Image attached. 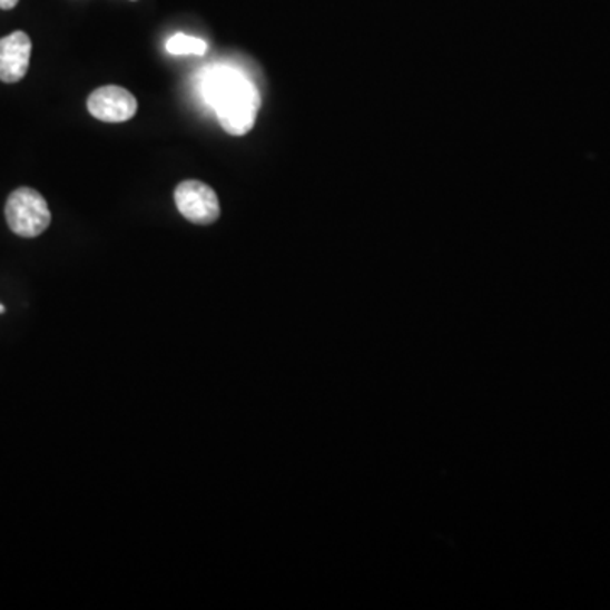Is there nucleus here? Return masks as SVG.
Returning <instances> with one entry per match:
<instances>
[{
	"label": "nucleus",
	"instance_id": "nucleus-1",
	"mask_svg": "<svg viewBox=\"0 0 610 610\" xmlns=\"http://www.w3.org/2000/svg\"><path fill=\"white\" fill-rule=\"evenodd\" d=\"M204 99L216 110L224 131L245 136L258 118L262 96L258 87L243 71L210 67L203 75Z\"/></svg>",
	"mask_w": 610,
	"mask_h": 610
},
{
	"label": "nucleus",
	"instance_id": "nucleus-2",
	"mask_svg": "<svg viewBox=\"0 0 610 610\" xmlns=\"http://www.w3.org/2000/svg\"><path fill=\"white\" fill-rule=\"evenodd\" d=\"M6 219L16 235L21 238H36L43 235L50 226V207L38 190L21 187L9 196Z\"/></svg>",
	"mask_w": 610,
	"mask_h": 610
},
{
	"label": "nucleus",
	"instance_id": "nucleus-3",
	"mask_svg": "<svg viewBox=\"0 0 610 610\" xmlns=\"http://www.w3.org/2000/svg\"><path fill=\"white\" fill-rule=\"evenodd\" d=\"M175 204L185 219L194 224H213L219 219L220 206L214 188L199 180H185L175 190Z\"/></svg>",
	"mask_w": 610,
	"mask_h": 610
},
{
	"label": "nucleus",
	"instance_id": "nucleus-4",
	"mask_svg": "<svg viewBox=\"0 0 610 610\" xmlns=\"http://www.w3.org/2000/svg\"><path fill=\"white\" fill-rule=\"evenodd\" d=\"M87 107L94 118L99 121L126 122L135 118L138 100L122 87L106 86L90 94Z\"/></svg>",
	"mask_w": 610,
	"mask_h": 610
},
{
	"label": "nucleus",
	"instance_id": "nucleus-5",
	"mask_svg": "<svg viewBox=\"0 0 610 610\" xmlns=\"http://www.w3.org/2000/svg\"><path fill=\"white\" fill-rule=\"evenodd\" d=\"M32 45L24 31H14L0 40V80L18 83L29 70Z\"/></svg>",
	"mask_w": 610,
	"mask_h": 610
},
{
	"label": "nucleus",
	"instance_id": "nucleus-6",
	"mask_svg": "<svg viewBox=\"0 0 610 610\" xmlns=\"http://www.w3.org/2000/svg\"><path fill=\"white\" fill-rule=\"evenodd\" d=\"M167 51L170 55H177V57H184V55L200 57L206 53L207 43L196 36L175 35L167 41Z\"/></svg>",
	"mask_w": 610,
	"mask_h": 610
},
{
	"label": "nucleus",
	"instance_id": "nucleus-7",
	"mask_svg": "<svg viewBox=\"0 0 610 610\" xmlns=\"http://www.w3.org/2000/svg\"><path fill=\"white\" fill-rule=\"evenodd\" d=\"M19 0H0V9H4V11H11V9H14L16 6H18Z\"/></svg>",
	"mask_w": 610,
	"mask_h": 610
},
{
	"label": "nucleus",
	"instance_id": "nucleus-8",
	"mask_svg": "<svg viewBox=\"0 0 610 610\" xmlns=\"http://www.w3.org/2000/svg\"><path fill=\"white\" fill-rule=\"evenodd\" d=\"M4 311H6L4 305H0V314L4 313Z\"/></svg>",
	"mask_w": 610,
	"mask_h": 610
}]
</instances>
